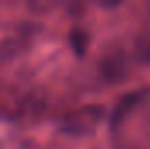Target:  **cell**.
Masks as SVG:
<instances>
[{
  "mask_svg": "<svg viewBox=\"0 0 150 149\" xmlns=\"http://www.w3.org/2000/svg\"><path fill=\"white\" fill-rule=\"evenodd\" d=\"M52 0H30V5L33 11H45L51 5Z\"/></svg>",
  "mask_w": 150,
  "mask_h": 149,
  "instance_id": "6da1fadb",
  "label": "cell"
},
{
  "mask_svg": "<svg viewBox=\"0 0 150 149\" xmlns=\"http://www.w3.org/2000/svg\"><path fill=\"white\" fill-rule=\"evenodd\" d=\"M94 2H98V4H101L105 7H113V5H119L122 0H94Z\"/></svg>",
  "mask_w": 150,
  "mask_h": 149,
  "instance_id": "7a4b0ae2",
  "label": "cell"
}]
</instances>
